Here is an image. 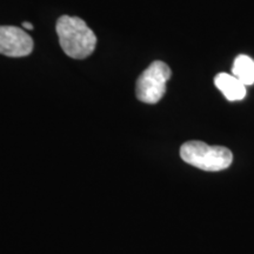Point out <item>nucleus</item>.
<instances>
[{"mask_svg": "<svg viewBox=\"0 0 254 254\" xmlns=\"http://www.w3.org/2000/svg\"><path fill=\"white\" fill-rule=\"evenodd\" d=\"M232 74L244 85L254 84V60L245 55L237 57L232 67Z\"/></svg>", "mask_w": 254, "mask_h": 254, "instance_id": "nucleus-6", "label": "nucleus"}, {"mask_svg": "<svg viewBox=\"0 0 254 254\" xmlns=\"http://www.w3.org/2000/svg\"><path fill=\"white\" fill-rule=\"evenodd\" d=\"M171 68L164 62L152 63L136 80L135 94L145 104H157L166 92Z\"/></svg>", "mask_w": 254, "mask_h": 254, "instance_id": "nucleus-3", "label": "nucleus"}, {"mask_svg": "<svg viewBox=\"0 0 254 254\" xmlns=\"http://www.w3.org/2000/svg\"><path fill=\"white\" fill-rule=\"evenodd\" d=\"M214 84L227 100L238 101L246 97V85H244L239 79L228 73H219L214 78Z\"/></svg>", "mask_w": 254, "mask_h": 254, "instance_id": "nucleus-5", "label": "nucleus"}, {"mask_svg": "<svg viewBox=\"0 0 254 254\" xmlns=\"http://www.w3.org/2000/svg\"><path fill=\"white\" fill-rule=\"evenodd\" d=\"M180 157L185 163L207 172L226 170L233 161V154L224 146H209L199 140L185 142L180 148Z\"/></svg>", "mask_w": 254, "mask_h": 254, "instance_id": "nucleus-2", "label": "nucleus"}, {"mask_svg": "<svg viewBox=\"0 0 254 254\" xmlns=\"http://www.w3.org/2000/svg\"><path fill=\"white\" fill-rule=\"evenodd\" d=\"M23 27L26 28V30H33V25H32L31 23H26V21L23 23Z\"/></svg>", "mask_w": 254, "mask_h": 254, "instance_id": "nucleus-7", "label": "nucleus"}, {"mask_svg": "<svg viewBox=\"0 0 254 254\" xmlns=\"http://www.w3.org/2000/svg\"><path fill=\"white\" fill-rule=\"evenodd\" d=\"M33 51V40L21 28L0 26V55L12 58L26 57Z\"/></svg>", "mask_w": 254, "mask_h": 254, "instance_id": "nucleus-4", "label": "nucleus"}, {"mask_svg": "<svg viewBox=\"0 0 254 254\" xmlns=\"http://www.w3.org/2000/svg\"><path fill=\"white\" fill-rule=\"evenodd\" d=\"M57 34L63 51L73 59L87 58L97 45L94 32L78 17H60L57 21Z\"/></svg>", "mask_w": 254, "mask_h": 254, "instance_id": "nucleus-1", "label": "nucleus"}]
</instances>
